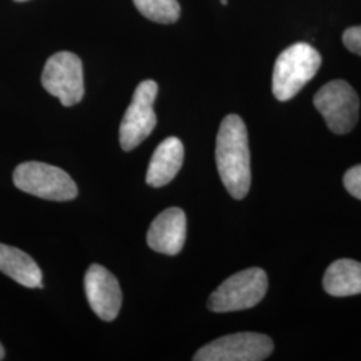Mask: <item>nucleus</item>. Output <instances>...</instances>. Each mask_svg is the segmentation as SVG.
I'll return each mask as SVG.
<instances>
[{
	"label": "nucleus",
	"instance_id": "obj_1",
	"mask_svg": "<svg viewBox=\"0 0 361 361\" xmlns=\"http://www.w3.org/2000/svg\"><path fill=\"white\" fill-rule=\"evenodd\" d=\"M216 161L226 190L235 200L245 198L252 182L250 150L245 123L235 114L225 116L219 126Z\"/></svg>",
	"mask_w": 361,
	"mask_h": 361
},
{
	"label": "nucleus",
	"instance_id": "obj_2",
	"mask_svg": "<svg viewBox=\"0 0 361 361\" xmlns=\"http://www.w3.org/2000/svg\"><path fill=\"white\" fill-rule=\"evenodd\" d=\"M322 66L319 51L308 43H295L280 54L273 70V94L285 102L314 77Z\"/></svg>",
	"mask_w": 361,
	"mask_h": 361
},
{
	"label": "nucleus",
	"instance_id": "obj_3",
	"mask_svg": "<svg viewBox=\"0 0 361 361\" xmlns=\"http://www.w3.org/2000/svg\"><path fill=\"white\" fill-rule=\"evenodd\" d=\"M268 290L267 273L259 268L238 271L212 293L207 308L216 313L237 312L256 307Z\"/></svg>",
	"mask_w": 361,
	"mask_h": 361
},
{
	"label": "nucleus",
	"instance_id": "obj_4",
	"mask_svg": "<svg viewBox=\"0 0 361 361\" xmlns=\"http://www.w3.org/2000/svg\"><path fill=\"white\" fill-rule=\"evenodd\" d=\"M13 183L25 193L50 201H70L78 195L77 183L65 170L43 162H23L13 171Z\"/></svg>",
	"mask_w": 361,
	"mask_h": 361
},
{
	"label": "nucleus",
	"instance_id": "obj_5",
	"mask_svg": "<svg viewBox=\"0 0 361 361\" xmlns=\"http://www.w3.org/2000/svg\"><path fill=\"white\" fill-rule=\"evenodd\" d=\"M314 106L324 116L326 126L336 134L352 131L359 121L360 101L345 80H332L314 95Z\"/></svg>",
	"mask_w": 361,
	"mask_h": 361
},
{
	"label": "nucleus",
	"instance_id": "obj_6",
	"mask_svg": "<svg viewBox=\"0 0 361 361\" xmlns=\"http://www.w3.org/2000/svg\"><path fill=\"white\" fill-rule=\"evenodd\" d=\"M158 94V85L154 80H143L134 91L130 104L119 128V142L125 152L134 150L153 133L157 126L153 104Z\"/></svg>",
	"mask_w": 361,
	"mask_h": 361
},
{
	"label": "nucleus",
	"instance_id": "obj_7",
	"mask_svg": "<svg viewBox=\"0 0 361 361\" xmlns=\"http://www.w3.org/2000/svg\"><path fill=\"white\" fill-rule=\"evenodd\" d=\"M42 85L66 107L79 104L85 95L83 67L79 56L68 51L54 54L43 68Z\"/></svg>",
	"mask_w": 361,
	"mask_h": 361
},
{
	"label": "nucleus",
	"instance_id": "obj_8",
	"mask_svg": "<svg viewBox=\"0 0 361 361\" xmlns=\"http://www.w3.org/2000/svg\"><path fill=\"white\" fill-rule=\"evenodd\" d=\"M271 337L261 334L244 332L217 338L200 349L195 361H261L273 352Z\"/></svg>",
	"mask_w": 361,
	"mask_h": 361
},
{
	"label": "nucleus",
	"instance_id": "obj_9",
	"mask_svg": "<svg viewBox=\"0 0 361 361\" xmlns=\"http://www.w3.org/2000/svg\"><path fill=\"white\" fill-rule=\"evenodd\" d=\"M85 290L91 310L101 320H116L122 305V290L113 273L102 265H91L85 276Z\"/></svg>",
	"mask_w": 361,
	"mask_h": 361
},
{
	"label": "nucleus",
	"instance_id": "obj_10",
	"mask_svg": "<svg viewBox=\"0 0 361 361\" xmlns=\"http://www.w3.org/2000/svg\"><path fill=\"white\" fill-rule=\"evenodd\" d=\"M186 240V216L180 207H169L155 217L147 232V245L168 256L178 255Z\"/></svg>",
	"mask_w": 361,
	"mask_h": 361
},
{
	"label": "nucleus",
	"instance_id": "obj_11",
	"mask_svg": "<svg viewBox=\"0 0 361 361\" xmlns=\"http://www.w3.org/2000/svg\"><path fill=\"white\" fill-rule=\"evenodd\" d=\"M183 164V145L178 138L169 137L158 145L150 159L146 182L153 188H162L174 180Z\"/></svg>",
	"mask_w": 361,
	"mask_h": 361
},
{
	"label": "nucleus",
	"instance_id": "obj_12",
	"mask_svg": "<svg viewBox=\"0 0 361 361\" xmlns=\"http://www.w3.org/2000/svg\"><path fill=\"white\" fill-rule=\"evenodd\" d=\"M0 271L26 288H43L38 264L18 247L0 244Z\"/></svg>",
	"mask_w": 361,
	"mask_h": 361
},
{
	"label": "nucleus",
	"instance_id": "obj_13",
	"mask_svg": "<svg viewBox=\"0 0 361 361\" xmlns=\"http://www.w3.org/2000/svg\"><path fill=\"white\" fill-rule=\"evenodd\" d=\"M324 289L331 296L347 297L361 293V262L337 259L325 271Z\"/></svg>",
	"mask_w": 361,
	"mask_h": 361
},
{
	"label": "nucleus",
	"instance_id": "obj_14",
	"mask_svg": "<svg viewBox=\"0 0 361 361\" xmlns=\"http://www.w3.org/2000/svg\"><path fill=\"white\" fill-rule=\"evenodd\" d=\"M137 10L152 22L169 25L178 20L180 7L178 0H133Z\"/></svg>",
	"mask_w": 361,
	"mask_h": 361
},
{
	"label": "nucleus",
	"instance_id": "obj_15",
	"mask_svg": "<svg viewBox=\"0 0 361 361\" xmlns=\"http://www.w3.org/2000/svg\"><path fill=\"white\" fill-rule=\"evenodd\" d=\"M344 186L353 197L361 200V165L349 169L345 173Z\"/></svg>",
	"mask_w": 361,
	"mask_h": 361
},
{
	"label": "nucleus",
	"instance_id": "obj_16",
	"mask_svg": "<svg viewBox=\"0 0 361 361\" xmlns=\"http://www.w3.org/2000/svg\"><path fill=\"white\" fill-rule=\"evenodd\" d=\"M343 42L349 51L361 55V26L347 28L343 34Z\"/></svg>",
	"mask_w": 361,
	"mask_h": 361
},
{
	"label": "nucleus",
	"instance_id": "obj_17",
	"mask_svg": "<svg viewBox=\"0 0 361 361\" xmlns=\"http://www.w3.org/2000/svg\"><path fill=\"white\" fill-rule=\"evenodd\" d=\"M4 359V348H3V345L0 344V360H3Z\"/></svg>",
	"mask_w": 361,
	"mask_h": 361
},
{
	"label": "nucleus",
	"instance_id": "obj_18",
	"mask_svg": "<svg viewBox=\"0 0 361 361\" xmlns=\"http://www.w3.org/2000/svg\"><path fill=\"white\" fill-rule=\"evenodd\" d=\"M221 3H222L224 6H226V4H228V0H221Z\"/></svg>",
	"mask_w": 361,
	"mask_h": 361
},
{
	"label": "nucleus",
	"instance_id": "obj_19",
	"mask_svg": "<svg viewBox=\"0 0 361 361\" xmlns=\"http://www.w3.org/2000/svg\"><path fill=\"white\" fill-rule=\"evenodd\" d=\"M15 1H27V0H15Z\"/></svg>",
	"mask_w": 361,
	"mask_h": 361
}]
</instances>
